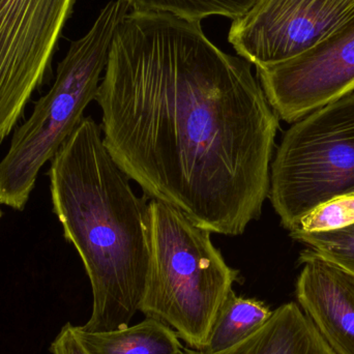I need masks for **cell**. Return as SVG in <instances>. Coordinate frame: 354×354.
Masks as SVG:
<instances>
[{"label":"cell","instance_id":"obj_1","mask_svg":"<svg viewBox=\"0 0 354 354\" xmlns=\"http://www.w3.org/2000/svg\"><path fill=\"white\" fill-rule=\"evenodd\" d=\"M95 101L110 155L147 196L229 236L260 216L279 118L252 64L201 22L129 12Z\"/></svg>","mask_w":354,"mask_h":354},{"label":"cell","instance_id":"obj_2","mask_svg":"<svg viewBox=\"0 0 354 354\" xmlns=\"http://www.w3.org/2000/svg\"><path fill=\"white\" fill-rule=\"evenodd\" d=\"M49 177L54 214L91 281L93 312L82 328L108 332L129 326L147 286L149 204L133 191L91 116L58 149Z\"/></svg>","mask_w":354,"mask_h":354},{"label":"cell","instance_id":"obj_3","mask_svg":"<svg viewBox=\"0 0 354 354\" xmlns=\"http://www.w3.org/2000/svg\"><path fill=\"white\" fill-rule=\"evenodd\" d=\"M149 266L140 312L202 351L239 270L230 268L207 229L170 204H149Z\"/></svg>","mask_w":354,"mask_h":354},{"label":"cell","instance_id":"obj_4","mask_svg":"<svg viewBox=\"0 0 354 354\" xmlns=\"http://www.w3.org/2000/svg\"><path fill=\"white\" fill-rule=\"evenodd\" d=\"M129 10L124 0H111L88 32L71 43L53 85L15 132L0 161V204L22 210L39 170L82 122L85 109L97 97L114 37Z\"/></svg>","mask_w":354,"mask_h":354},{"label":"cell","instance_id":"obj_5","mask_svg":"<svg viewBox=\"0 0 354 354\" xmlns=\"http://www.w3.org/2000/svg\"><path fill=\"white\" fill-rule=\"evenodd\" d=\"M354 193V93L293 122L270 165V196L295 230L318 206Z\"/></svg>","mask_w":354,"mask_h":354},{"label":"cell","instance_id":"obj_6","mask_svg":"<svg viewBox=\"0 0 354 354\" xmlns=\"http://www.w3.org/2000/svg\"><path fill=\"white\" fill-rule=\"evenodd\" d=\"M77 0H0V145L43 83Z\"/></svg>","mask_w":354,"mask_h":354},{"label":"cell","instance_id":"obj_7","mask_svg":"<svg viewBox=\"0 0 354 354\" xmlns=\"http://www.w3.org/2000/svg\"><path fill=\"white\" fill-rule=\"evenodd\" d=\"M279 120L293 124L354 93V15L307 51L256 68Z\"/></svg>","mask_w":354,"mask_h":354},{"label":"cell","instance_id":"obj_8","mask_svg":"<svg viewBox=\"0 0 354 354\" xmlns=\"http://www.w3.org/2000/svg\"><path fill=\"white\" fill-rule=\"evenodd\" d=\"M354 15V0H256L233 20L228 41L256 68L286 62Z\"/></svg>","mask_w":354,"mask_h":354},{"label":"cell","instance_id":"obj_9","mask_svg":"<svg viewBox=\"0 0 354 354\" xmlns=\"http://www.w3.org/2000/svg\"><path fill=\"white\" fill-rule=\"evenodd\" d=\"M297 299L337 354H354V274L311 249L299 256Z\"/></svg>","mask_w":354,"mask_h":354},{"label":"cell","instance_id":"obj_10","mask_svg":"<svg viewBox=\"0 0 354 354\" xmlns=\"http://www.w3.org/2000/svg\"><path fill=\"white\" fill-rule=\"evenodd\" d=\"M185 354H337L297 304L272 311L266 324L243 342L216 353L185 348Z\"/></svg>","mask_w":354,"mask_h":354},{"label":"cell","instance_id":"obj_11","mask_svg":"<svg viewBox=\"0 0 354 354\" xmlns=\"http://www.w3.org/2000/svg\"><path fill=\"white\" fill-rule=\"evenodd\" d=\"M75 330L89 354H185L176 330L153 317L108 332Z\"/></svg>","mask_w":354,"mask_h":354},{"label":"cell","instance_id":"obj_12","mask_svg":"<svg viewBox=\"0 0 354 354\" xmlns=\"http://www.w3.org/2000/svg\"><path fill=\"white\" fill-rule=\"evenodd\" d=\"M272 311L262 301L231 291L216 314L201 353H216L243 342L268 322Z\"/></svg>","mask_w":354,"mask_h":354},{"label":"cell","instance_id":"obj_13","mask_svg":"<svg viewBox=\"0 0 354 354\" xmlns=\"http://www.w3.org/2000/svg\"><path fill=\"white\" fill-rule=\"evenodd\" d=\"M134 12H163L201 22L212 16L235 19L245 15L256 0H124Z\"/></svg>","mask_w":354,"mask_h":354},{"label":"cell","instance_id":"obj_14","mask_svg":"<svg viewBox=\"0 0 354 354\" xmlns=\"http://www.w3.org/2000/svg\"><path fill=\"white\" fill-rule=\"evenodd\" d=\"M290 236L308 249L354 274V223L337 230L305 232L295 229Z\"/></svg>","mask_w":354,"mask_h":354},{"label":"cell","instance_id":"obj_15","mask_svg":"<svg viewBox=\"0 0 354 354\" xmlns=\"http://www.w3.org/2000/svg\"><path fill=\"white\" fill-rule=\"evenodd\" d=\"M354 223V193L330 200L307 214L295 229L305 232L337 230Z\"/></svg>","mask_w":354,"mask_h":354},{"label":"cell","instance_id":"obj_16","mask_svg":"<svg viewBox=\"0 0 354 354\" xmlns=\"http://www.w3.org/2000/svg\"><path fill=\"white\" fill-rule=\"evenodd\" d=\"M52 354H89L77 336L75 326L66 324L50 346Z\"/></svg>","mask_w":354,"mask_h":354},{"label":"cell","instance_id":"obj_17","mask_svg":"<svg viewBox=\"0 0 354 354\" xmlns=\"http://www.w3.org/2000/svg\"><path fill=\"white\" fill-rule=\"evenodd\" d=\"M1 216H2V212H1V209H0V218H1Z\"/></svg>","mask_w":354,"mask_h":354}]
</instances>
